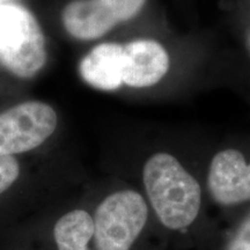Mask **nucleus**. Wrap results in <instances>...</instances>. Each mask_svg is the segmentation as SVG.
Listing matches in <instances>:
<instances>
[{"label":"nucleus","instance_id":"nucleus-1","mask_svg":"<svg viewBox=\"0 0 250 250\" xmlns=\"http://www.w3.org/2000/svg\"><path fill=\"white\" fill-rule=\"evenodd\" d=\"M94 250H171L161 235L142 192L108 193L93 214Z\"/></svg>","mask_w":250,"mask_h":250},{"label":"nucleus","instance_id":"nucleus-2","mask_svg":"<svg viewBox=\"0 0 250 250\" xmlns=\"http://www.w3.org/2000/svg\"><path fill=\"white\" fill-rule=\"evenodd\" d=\"M46 62L45 37L29 9L19 4H0V62L21 79H30Z\"/></svg>","mask_w":250,"mask_h":250},{"label":"nucleus","instance_id":"nucleus-3","mask_svg":"<svg viewBox=\"0 0 250 250\" xmlns=\"http://www.w3.org/2000/svg\"><path fill=\"white\" fill-rule=\"evenodd\" d=\"M54 108L42 101H26L0 114V155L33 151L57 127Z\"/></svg>","mask_w":250,"mask_h":250},{"label":"nucleus","instance_id":"nucleus-4","mask_svg":"<svg viewBox=\"0 0 250 250\" xmlns=\"http://www.w3.org/2000/svg\"><path fill=\"white\" fill-rule=\"evenodd\" d=\"M206 189L219 208H230L250 203V162L235 148L212 156L206 175Z\"/></svg>","mask_w":250,"mask_h":250},{"label":"nucleus","instance_id":"nucleus-5","mask_svg":"<svg viewBox=\"0 0 250 250\" xmlns=\"http://www.w3.org/2000/svg\"><path fill=\"white\" fill-rule=\"evenodd\" d=\"M169 68V57L160 43L136 40L123 46V83L144 88L159 83Z\"/></svg>","mask_w":250,"mask_h":250},{"label":"nucleus","instance_id":"nucleus-6","mask_svg":"<svg viewBox=\"0 0 250 250\" xmlns=\"http://www.w3.org/2000/svg\"><path fill=\"white\" fill-rule=\"evenodd\" d=\"M117 15L103 0H73L62 12L64 28L74 39L96 40L120 23Z\"/></svg>","mask_w":250,"mask_h":250},{"label":"nucleus","instance_id":"nucleus-7","mask_svg":"<svg viewBox=\"0 0 250 250\" xmlns=\"http://www.w3.org/2000/svg\"><path fill=\"white\" fill-rule=\"evenodd\" d=\"M80 76L100 90H116L123 83V45L102 43L81 59Z\"/></svg>","mask_w":250,"mask_h":250},{"label":"nucleus","instance_id":"nucleus-8","mask_svg":"<svg viewBox=\"0 0 250 250\" xmlns=\"http://www.w3.org/2000/svg\"><path fill=\"white\" fill-rule=\"evenodd\" d=\"M92 213L74 208L61 215L52 228L56 250H94Z\"/></svg>","mask_w":250,"mask_h":250},{"label":"nucleus","instance_id":"nucleus-9","mask_svg":"<svg viewBox=\"0 0 250 250\" xmlns=\"http://www.w3.org/2000/svg\"><path fill=\"white\" fill-rule=\"evenodd\" d=\"M212 250H250V211L229 228L219 229Z\"/></svg>","mask_w":250,"mask_h":250},{"label":"nucleus","instance_id":"nucleus-10","mask_svg":"<svg viewBox=\"0 0 250 250\" xmlns=\"http://www.w3.org/2000/svg\"><path fill=\"white\" fill-rule=\"evenodd\" d=\"M20 176V165L12 155H0V195Z\"/></svg>","mask_w":250,"mask_h":250},{"label":"nucleus","instance_id":"nucleus-11","mask_svg":"<svg viewBox=\"0 0 250 250\" xmlns=\"http://www.w3.org/2000/svg\"><path fill=\"white\" fill-rule=\"evenodd\" d=\"M111 6L115 13L118 15L121 22L136 17L142 11L146 0H104Z\"/></svg>","mask_w":250,"mask_h":250},{"label":"nucleus","instance_id":"nucleus-12","mask_svg":"<svg viewBox=\"0 0 250 250\" xmlns=\"http://www.w3.org/2000/svg\"><path fill=\"white\" fill-rule=\"evenodd\" d=\"M0 1H4V0H0Z\"/></svg>","mask_w":250,"mask_h":250}]
</instances>
